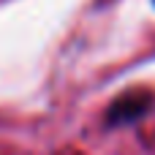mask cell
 Returning a JSON list of instances; mask_svg holds the SVG:
<instances>
[{
    "mask_svg": "<svg viewBox=\"0 0 155 155\" xmlns=\"http://www.w3.org/2000/svg\"><path fill=\"white\" fill-rule=\"evenodd\" d=\"M155 109V90L150 87H128L112 98L104 114V128L106 131H120L142 123Z\"/></svg>",
    "mask_w": 155,
    "mask_h": 155,
    "instance_id": "6da1fadb",
    "label": "cell"
},
{
    "mask_svg": "<svg viewBox=\"0 0 155 155\" xmlns=\"http://www.w3.org/2000/svg\"><path fill=\"white\" fill-rule=\"evenodd\" d=\"M150 3H153V5H155V0H150Z\"/></svg>",
    "mask_w": 155,
    "mask_h": 155,
    "instance_id": "7a4b0ae2",
    "label": "cell"
}]
</instances>
